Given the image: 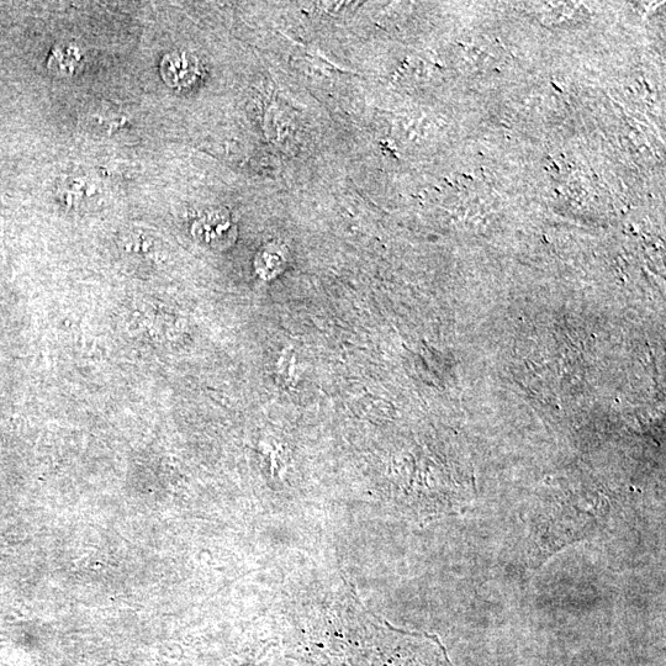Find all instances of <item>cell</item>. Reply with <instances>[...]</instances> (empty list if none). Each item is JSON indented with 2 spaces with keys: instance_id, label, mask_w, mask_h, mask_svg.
I'll list each match as a JSON object with an SVG mask.
<instances>
[{
  "instance_id": "obj_4",
  "label": "cell",
  "mask_w": 666,
  "mask_h": 666,
  "mask_svg": "<svg viewBox=\"0 0 666 666\" xmlns=\"http://www.w3.org/2000/svg\"><path fill=\"white\" fill-rule=\"evenodd\" d=\"M285 259L277 250H266L262 252L261 257L258 259V267L261 266V271L263 274H269V276H274V274L282 271L284 267Z\"/></svg>"
},
{
  "instance_id": "obj_2",
  "label": "cell",
  "mask_w": 666,
  "mask_h": 666,
  "mask_svg": "<svg viewBox=\"0 0 666 666\" xmlns=\"http://www.w3.org/2000/svg\"><path fill=\"white\" fill-rule=\"evenodd\" d=\"M197 234L209 245L225 246L234 240V226L229 218L224 214L214 213L206 216L198 222Z\"/></svg>"
},
{
  "instance_id": "obj_1",
  "label": "cell",
  "mask_w": 666,
  "mask_h": 666,
  "mask_svg": "<svg viewBox=\"0 0 666 666\" xmlns=\"http://www.w3.org/2000/svg\"><path fill=\"white\" fill-rule=\"evenodd\" d=\"M161 72L168 86L183 89L198 81L200 66L197 58L189 52H173L163 58Z\"/></svg>"
},
{
  "instance_id": "obj_3",
  "label": "cell",
  "mask_w": 666,
  "mask_h": 666,
  "mask_svg": "<svg viewBox=\"0 0 666 666\" xmlns=\"http://www.w3.org/2000/svg\"><path fill=\"white\" fill-rule=\"evenodd\" d=\"M83 55L78 47L65 45L57 47L50 57V70L61 76H73L81 67Z\"/></svg>"
}]
</instances>
